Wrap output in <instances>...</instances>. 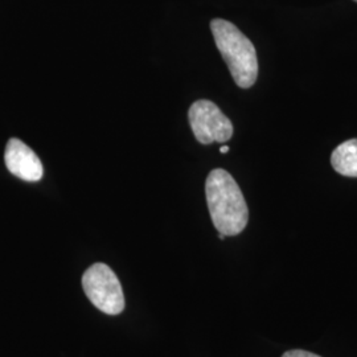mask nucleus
Returning <instances> with one entry per match:
<instances>
[{
    "instance_id": "7",
    "label": "nucleus",
    "mask_w": 357,
    "mask_h": 357,
    "mask_svg": "<svg viewBox=\"0 0 357 357\" xmlns=\"http://www.w3.org/2000/svg\"><path fill=\"white\" fill-rule=\"evenodd\" d=\"M282 357H320L315 354H311V352H307L303 349H293V351H287L284 355Z\"/></svg>"
},
{
    "instance_id": "2",
    "label": "nucleus",
    "mask_w": 357,
    "mask_h": 357,
    "mask_svg": "<svg viewBox=\"0 0 357 357\" xmlns=\"http://www.w3.org/2000/svg\"><path fill=\"white\" fill-rule=\"evenodd\" d=\"M217 50L229 68L234 82L243 88H252L258 77V59L253 43L243 32L224 19L211 22Z\"/></svg>"
},
{
    "instance_id": "8",
    "label": "nucleus",
    "mask_w": 357,
    "mask_h": 357,
    "mask_svg": "<svg viewBox=\"0 0 357 357\" xmlns=\"http://www.w3.org/2000/svg\"><path fill=\"white\" fill-rule=\"evenodd\" d=\"M229 151V147L228 146H222L221 149H220V153H227Z\"/></svg>"
},
{
    "instance_id": "1",
    "label": "nucleus",
    "mask_w": 357,
    "mask_h": 357,
    "mask_svg": "<svg viewBox=\"0 0 357 357\" xmlns=\"http://www.w3.org/2000/svg\"><path fill=\"white\" fill-rule=\"evenodd\" d=\"M209 213L218 233L237 236L249 221V209L236 180L225 169H213L205 181Z\"/></svg>"
},
{
    "instance_id": "4",
    "label": "nucleus",
    "mask_w": 357,
    "mask_h": 357,
    "mask_svg": "<svg viewBox=\"0 0 357 357\" xmlns=\"http://www.w3.org/2000/svg\"><path fill=\"white\" fill-rule=\"evenodd\" d=\"M188 119L193 135L202 144L225 143L233 137V125L217 105L208 100L192 103Z\"/></svg>"
},
{
    "instance_id": "6",
    "label": "nucleus",
    "mask_w": 357,
    "mask_h": 357,
    "mask_svg": "<svg viewBox=\"0 0 357 357\" xmlns=\"http://www.w3.org/2000/svg\"><path fill=\"white\" fill-rule=\"evenodd\" d=\"M333 169L347 178H357V139H349L337 146L331 155Z\"/></svg>"
},
{
    "instance_id": "5",
    "label": "nucleus",
    "mask_w": 357,
    "mask_h": 357,
    "mask_svg": "<svg viewBox=\"0 0 357 357\" xmlns=\"http://www.w3.org/2000/svg\"><path fill=\"white\" fill-rule=\"evenodd\" d=\"M4 162L8 171L16 178L26 181H38L43 178L44 169L38 155L20 139L13 138L8 141Z\"/></svg>"
},
{
    "instance_id": "9",
    "label": "nucleus",
    "mask_w": 357,
    "mask_h": 357,
    "mask_svg": "<svg viewBox=\"0 0 357 357\" xmlns=\"http://www.w3.org/2000/svg\"><path fill=\"white\" fill-rule=\"evenodd\" d=\"M355 1H356V3H357V0H355Z\"/></svg>"
},
{
    "instance_id": "3",
    "label": "nucleus",
    "mask_w": 357,
    "mask_h": 357,
    "mask_svg": "<svg viewBox=\"0 0 357 357\" xmlns=\"http://www.w3.org/2000/svg\"><path fill=\"white\" fill-rule=\"evenodd\" d=\"M82 289L90 302L107 315L125 310V295L114 271L102 262L91 265L82 275Z\"/></svg>"
}]
</instances>
